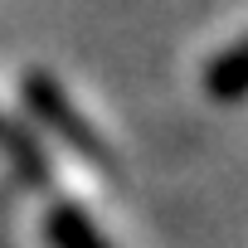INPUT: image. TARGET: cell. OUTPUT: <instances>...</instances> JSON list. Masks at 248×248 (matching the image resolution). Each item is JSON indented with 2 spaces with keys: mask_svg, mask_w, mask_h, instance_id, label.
Listing matches in <instances>:
<instances>
[{
  "mask_svg": "<svg viewBox=\"0 0 248 248\" xmlns=\"http://www.w3.org/2000/svg\"><path fill=\"white\" fill-rule=\"evenodd\" d=\"M0 156L10 161L15 180L30 185V190H54V166L39 146V137L30 127H20V122H10L5 112H0Z\"/></svg>",
  "mask_w": 248,
  "mask_h": 248,
  "instance_id": "7a4b0ae2",
  "label": "cell"
},
{
  "mask_svg": "<svg viewBox=\"0 0 248 248\" xmlns=\"http://www.w3.org/2000/svg\"><path fill=\"white\" fill-rule=\"evenodd\" d=\"M204 93L214 102H243L248 97V39L229 44L209 68H204Z\"/></svg>",
  "mask_w": 248,
  "mask_h": 248,
  "instance_id": "277c9868",
  "label": "cell"
},
{
  "mask_svg": "<svg viewBox=\"0 0 248 248\" xmlns=\"http://www.w3.org/2000/svg\"><path fill=\"white\" fill-rule=\"evenodd\" d=\"M44 238H49V248H112L102 224L78 200H54L44 209Z\"/></svg>",
  "mask_w": 248,
  "mask_h": 248,
  "instance_id": "3957f363",
  "label": "cell"
},
{
  "mask_svg": "<svg viewBox=\"0 0 248 248\" xmlns=\"http://www.w3.org/2000/svg\"><path fill=\"white\" fill-rule=\"evenodd\" d=\"M20 97H25V112H30V122H34L39 132H49L59 146H68V151H73L78 161H88L93 170H107V175H112V151H107V141L93 132V122L73 107V97L63 93V83H59L54 73L30 68Z\"/></svg>",
  "mask_w": 248,
  "mask_h": 248,
  "instance_id": "6da1fadb",
  "label": "cell"
}]
</instances>
